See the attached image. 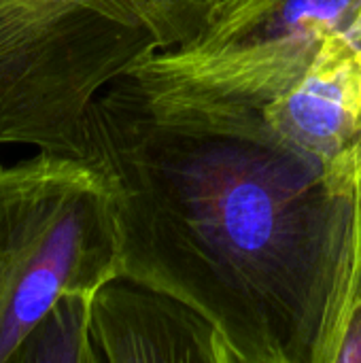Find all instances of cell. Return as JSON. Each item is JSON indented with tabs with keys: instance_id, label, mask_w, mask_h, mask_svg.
Returning a JSON list of instances; mask_svg holds the SVG:
<instances>
[{
	"instance_id": "obj_1",
	"label": "cell",
	"mask_w": 361,
	"mask_h": 363,
	"mask_svg": "<svg viewBox=\"0 0 361 363\" xmlns=\"http://www.w3.org/2000/svg\"><path fill=\"white\" fill-rule=\"evenodd\" d=\"M113 183L121 279L213 330L223 363H319L361 238V196L266 132L157 119L123 72L74 147Z\"/></svg>"
},
{
	"instance_id": "obj_2",
	"label": "cell",
	"mask_w": 361,
	"mask_h": 363,
	"mask_svg": "<svg viewBox=\"0 0 361 363\" xmlns=\"http://www.w3.org/2000/svg\"><path fill=\"white\" fill-rule=\"evenodd\" d=\"M223 0H0V143L72 151L136 60L194 40Z\"/></svg>"
},
{
	"instance_id": "obj_3",
	"label": "cell",
	"mask_w": 361,
	"mask_h": 363,
	"mask_svg": "<svg viewBox=\"0 0 361 363\" xmlns=\"http://www.w3.org/2000/svg\"><path fill=\"white\" fill-rule=\"evenodd\" d=\"M334 32L361 43V0H223L194 40L151 51L126 74L166 123L255 134Z\"/></svg>"
},
{
	"instance_id": "obj_4",
	"label": "cell",
	"mask_w": 361,
	"mask_h": 363,
	"mask_svg": "<svg viewBox=\"0 0 361 363\" xmlns=\"http://www.w3.org/2000/svg\"><path fill=\"white\" fill-rule=\"evenodd\" d=\"M121 279L115 191L89 160L38 151L0 166V363L66 294Z\"/></svg>"
},
{
	"instance_id": "obj_5",
	"label": "cell",
	"mask_w": 361,
	"mask_h": 363,
	"mask_svg": "<svg viewBox=\"0 0 361 363\" xmlns=\"http://www.w3.org/2000/svg\"><path fill=\"white\" fill-rule=\"evenodd\" d=\"M279 147L326 168L343 162L361 138V43L330 34L309 70L262 113Z\"/></svg>"
},
{
	"instance_id": "obj_6",
	"label": "cell",
	"mask_w": 361,
	"mask_h": 363,
	"mask_svg": "<svg viewBox=\"0 0 361 363\" xmlns=\"http://www.w3.org/2000/svg\"><path fill=\"white\" fill-rule=\"evenodd\" d=\"M91 342L98 363L223 362L206 321L128 279H115L96 294Z\"/></svg>"
},
{
	"instance_id": "obj_7",
	"label": "cell",
	"mask_w": 361,
	"mask_h": 363,
	"mask_svg": "<svg viewBox=\"0 0 361 363\" xmlns=\"http://www.w3.org/2000/svg\"><path fill=\"white\" fill-rule=\"evenodd\" d=\"M96 294L62 296L21 340L9 363H98L91 342Z\"/></svg>"
},
{
	"instance_id": "obj_8",
	"label": "cell",
	"mask_w": 361,
	"mask_h": 363,
	"mask_svg": "<svg viewBox=\"0 0 361 363\" xmlns=\"http://www.w3.org/2000/svg\"><path fill=\"white\" fill-rule=\"evenodd\" d=\"M328 177L336 191L349 194V196H355V194L361 196V138L351 149V153L328 172Z\"/></svg>"
}]
</instances>
